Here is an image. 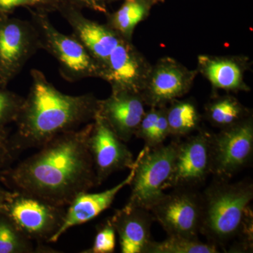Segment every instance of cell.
Listing matches in <instances>:
<instances>
[{
    "mask_svg": "<svg viewBox=\"0 0 253 253\" xmlns=\"http://www.w3.org/2000/svg\"><path fill=\"white\" fill-rule=\"evenodd\" d=\"M211 134L199 131L196 135L177 143L174 172L169 188L199 185L211 173Z\"/></svg>",
    "mask_w": 253,
    "mask_h": 253,
    "instance_id": "obj_12",
    "label": "cell"
},
{
    "mask_svg": "<svg viewBox=\"0 0 253 253\" xmlns=\"http://www.w3.org/2000/svg\"><path fill=\"white\" fill-rule=\"evenodd\" d=\"M24 98L6 86L0 85V128L4 129L10 123L16 122Z\"/></svg>",
    "mask_w": 253,
    "mask_h": 253,
    "instance_id": "obj_24",
    "label": "cell"
},
{
    "mask_svg": "<svg viewBox=\"0 0 253 253\" xmlns=\"http://www.w3.org/2000/svg\"><path fill=\"white\" fill-rule=\"evenodd\" d=\"M58 11L73 30V36L87 50L99 68L100 78L107 66L110 56L123 37L107 24H101L86 18L82 10L73 6H60Z\"/></svg>",
    "mask_w": 253,
    "mask_h": 253,
    "instance_id": "obj_13",
    "label": "cell"
},
{
    "mask_svg": "<svg viewBox=\"0 0 253 253\" xmlns=\"http://www.w3.org/2000/svg\"><path fill=\"white\" fill-rule=\"evenodd\" d=\"M167 106H161L159 116L155 125L154 129L151 132L149 140L145 143V146L149 147H156L163 144L166 138L169 135V126H168L167 115H166Z\"/></svg>",
    "mask_w": 253,
    "mask_h": 253,
    "instance_id": "obj_28",
    "label": "cell"
},
{
    "mask_svg": "<svg viewBox=\"0 0 253 253\" xmlns=\"http://www.w3.org/2000/svg\"><path fill=\"white\" fill-rule=\"evenodd\" d=\"M145 105L140 93L111 89L107 99H99L98 113L116 135L126 143L135 136L146 113Z\"/></svg>",
    "mask_w": 253,
    "mask_h": 253,
    "instance_id": "obj_15",
    "label": "cell"
},
{
    "mask_svg": "<svg viewBox=\"0 0 253 253\" xmlns=\"http://www.w3.org/2000/svg\"><path fill=\"white\" fill-rule=\"evenodd\" d=\"M39 49V35L31 21L0 14V85L7 86Z\"/></svg>",
    "mask_w": 253,
    "mask_h": 253,
    "instance_id": "obj_6",
    "label": "cell"
},
{
    "mask_svg": "<svg viewBox=\"0 0 253 253\" xmlns=\"http://www.w3.org/2000/svg\"><path fill=\"white\" fill-rule=\"evenodd\" d=\"M36 252L29 239L11 218L4 212H0V253Z\"/></svg>",
    "mask_w": 253,
    "mask_h": 253,
    "instance_id": "obj_23",
    "label": "cell"
},
{
    "mask_svg": "<svg viewBox=\"0 0 253 253\" xmlns=\"http://www.w3.org/2000/svg\"><path fill=\"white\" fill-rule=\"evenodd\" d=\"M26 8L39 35L41 49L45 50L56 59L61 76L66 81L74 83L85 78H100L97 64L76 37L66 36L58 31L45 11Z\"/></svg>",
    "mask_w": 253,
    "mask_h": 253,
    "instance_id": "obj_5",
    "label": "cell"
},
{
    "mask_svg": "<svg viewBox=\"0 0 253 253\" xmlns=\"http://www.w3.org/2000/svg\"><path fill=\"white\" fill-rule=\"evenodd\" d=\"M110 221L119 236L121 253H144L151 241V227L155 221L151 211L126 204Z\"/></svg>",
    "mask_w": 253,
    "mask_h": 253,
    "instance_id": "obj_18",
    "label": "cell"
},
{
    "mask_svg": "<svg viewBox=\"0 0 253 253\" xmlns=\"http://www.w3.org/2000/svg\"><path fill=\"white\" fill-rule=\"evenodd\" d=\"M88 146L97 185L102 184L113 173L130 169L134 164L133 154L126 142L116 135L98 113L92 122Z\"/></svg>",
    "mask_w": 253,
    "mask_h": 253,
    "instance_id": "obj_11",
    "label": "cell"
},
{
    "mask_svg": "<svg viewBox=\"0 0 253 253\" xmlns=\"http://www.w3.org/2000/svg\"><path fill=\"white\" fill-rule=\"evenodd\" d=\"M151 212L168 235L198 238L202 217L201 196L185 188L166 194Z\"/></svg>",
    "mask_w": 253,
    "mask_h": 253,
    "instance_id": "obj_9",
    "label": "cell"
},
{
    "mask_svg": "<svg viewBox=\"0 0 253 253\" xmlns=\"http://www.w3.org/2000/svg\"><path fill=\"white\" fill-rule=\"evenodd\" d=\"M251 66L249 59L241 56H213L203 54L198 56V73L211 83L215 90L249 91L245 82V73Z\"/></svg>",
    "mask_w": 253,
    "mask_h": 253,
    "instance_id": "obj_17",
    "label": "cell"
},
{
    "mask_svg": "<svg viewBox=\"0 0 253 253\" xmlns=\"http://www.w3.org/2000/svg\"><path fill=\"white\" fill-rule=\"evenodd\" d=\"M217 246L212 243H204L198 238L168 235L161 242L152 241L146 246L144 253H216Z\"/></svg>",
    "mask_w": 253,
    "mask_h": 253,
    "instance_id": "obj_22",
    "label": "cell"
},
{
    "mask_svg": "<svg viewBox=\"0 0 253 253\" xmlns=\"http://www.w3.org/2000/svg\"><path fill=\"white\" fill-rule=\"evenodd\" d=\"M116 249V231L110 219L102 224L96 232L90 249L84 253H113Z\"/></svg>",
    "mask_w": 253,
    "mask_h": 253,
    "instance_id": "obj_25",
    "label": "cell"
},
{
    "mask_svg": "<svg viewBox=\"0 0 253 253\" xmlns=\"http://www.w3.org/2000/svg\"><path fill=\"white\" fill-rule=\"evenodd\" d=\"M173 58H161L151 66L142 92L145 104L161 107L187 94L198 75Z\"/></svg>",
    "mask_w": 253,
    "mask_h": 253,
    "instance_id": "obj_10",
    "label": "cell"
},
{
    "mask_svg": "<svg viewBox=\"0 0 253 253\" xmlns=\"http://www.w3.org/2000/svg\"><path fill=\"white\" fill-rule=\"evenodd\" d=\"M18 154L11 144L6 128H0V179L8 169L12 167V163Z\"/></svg>",
    "mask_w": 253,
    "mask_h": 253,
    "instance_id": "obj_27",
    "label": "cell"
},
{
    "mask_svg": "<svg viewBox=\"0 0 253 253\" xmlns=\"http://www.w3.org/2000/svg\"><path fill=\"white\" fill-rule=\"evenodd\" d=\"M66 210L39 198L11 191L4 212L32 241L49 242L62 224Z\"/></svg>",
    "mask_w": 253,
    "mask_h": 253,
    "instance_id": "obj_7",
    "label": "cell"
},
{
    "mask_svg": "<svg viewBox=\"0 0 253 253\" xmlns=\"http://www.w3.org/2000/svg\"><path fill=\"white\" fill-rule=\"evenodd\" d=\"M201 196L200 232L210 243L224 246L242 231L251 232L253 222L249 210L253 199L252 181L229 183L217 178Z\"/></svg>",
    "mask_w": 253,
    "mask_h": 253,
    "instance_id": "obj_3",
    "label": "cell"
},
{
    "mask_svg": "<svg viewBox=\"0 0 253 253\" xmlns=\"http://www.w3.org/2000/svg\"><path fill=\"white\" fill-rule=\"evenodd\" d=\"M11 193V190L5 189L0 186V212H4L5 205Z\"/></svg>",
    "mask_w": 253,
    "mask_h": 253,
    "instance_id": "obj_31",
    "label": "cell"
},
{
    "mask_svg": "<svg viewBox=\"0 0 253 253\" xmlns=\"http://www.w3.org/2000/svg\"><path fill=\"white\" fill-rule=\"evenodd\" d=\"M206 118L219 129L230 127L252 116L251 111L230 94L215 96L205 107Z\"/></svg>",
    "mask_w": 253,
    "mask_h": 253,
    "instance_id": "obj_20",
    "label": "cell"
},
{
    "mask_svg": "<svg viewBox=\"0 0 253 253\" xmlns=\"http://www.w3.org/2000/svg\"><path fill=\"white\" fill-rule=\"evenodd\" d=\"M134 174L133 164L130 172L124 180L111 189L99 193L82 192L76 196L67 206L61 226L49 243L58 241L61 236L73 226L81 225L94 219L111 207L118 193L129 185Z\"/></svg>",
    "mask_w": 253,
    "mask_h": 253,
    "instance_id": "obj_16",
    "label": "cell"
},
{
    "mask_svg": "<svg viewBox=\"0 0 253 253\" xmlns=\"http://www.w3.org/2000/svg\"><path fill=\"white\" fill-rule=\"evenodd\" d=\"M176 145L172 142L144 146L134 162V174L126 205L151 211L164 198L174 172Z\"/></svg>",
    "mask_w": 253,
    "mask_h": 253,
    "instance_id": "obj_4",
    "label": "cell"
},
{
    "mask_svg": "<svg viewBox=\"0 0 253 253\" xmlns=\"http://www.w3.org/2000/svg\"><path fill=\"white\" fill-rule=\"evenodd\" d=\"M39 0H0V14L9 15L16 8H38Z\"/></svg>",
    "mask_w": 253,
    "mask_h": 253,
    "instance_id": "obj_30",
    "label": "cell"
},
{
    "mask_svg": "<svg viewBox=\"0 0 253 253\" xmlns=\"http://www.w3.org/2000/svg\"><path fill=\"white\" fill-rule=\"evenodd\" d=\"M160 110L161 107H151L149 111H146L136 131V137L147 142L157 121Z\"/></svg>",
    "mask_w": 253,
    "mask_h": 253,
    "instance_id": "obj_29",
    "label": "cell"
},
{
    "mask_svg": "<svg viewBox=\"0 0 253 253\" xmlns=\"http://www.w3.org/2000/svg\"><path fill=\"white\" fill-rule=\"evenodd\" d=\"M92 122L48 141L0 180L11 191L67 207L78 194L98 186L88 146Z\"/></svg>",
    "mask_w": 253,
    "mask_h": 253,
    "instance_id": "obj_1",
    "label": "cell"
},
{
    "mask_svg": "<svg viewBox=\"0 0 253 253\" xmlns=\"http://www.w3.org/2000/svg\"><path fill=\"white\" fill-rule=\"evenodd\" d=\"M32 83L10 136L18 153L39 149L56 136L94 121L99 101L94 94L72 96L55 87L39 70L31 71Z\"/></svg>",
    "mask_w": 253,
    "mask_h": 253,
    "instance_id": "obj_2",
    "label": "cell"
},
{
    "mask_svg": "<svg viewBox=\"0 0 253 253\" xmlns=\"http://www.w3.org/2000/svg\"><path fill=\"white\" fill-rule=\"evenodd\" d=\"M106 2H111V1H118V0H106ZM158 2V1H161V0H157Z\"/></svg>",
    "mask_w": 253,
    "mask_h": 253,
    "instance_id": "obj_33",
    "label": "cell"
},
{
    "mask_svg": "<svg viewBox=\"0 0 253 253\" xmlns=\"http://www.w3.org/2000/svg\"><path fill=\"white\" fill-rule=\"evenodd\" d=\"M50 0H39V6L38 8H34V9L42 10L48 13V7H49ZM49 14V13H48Z\"/></svg>",
    "mask_w": 253,
    "mask_h": 253,
    "instance_id": "obj_32",
    "label": "cell"
},
{
    "mask_svg": "<svg viewBox=\"0 0 253 253\" xmlns=\"http://www.w3.org/2000/svg\"><path fill=\"white\" fill-rule=\"evenodd\" d=\"M60 6H69L78 9H88L96 12L107 14L106 0H50L48 13L56 11Z\"/></svg>",
    "mask_w": 253,
    "mask_h": 253,
    "instance_id": "obj_26",
    "label": "cell"
},
{
    "mask_svg": "<svg viewBox=\"0 0 253 253\" xmlns=\"http://www.w3.org/2000/svg\"><path fill=\"white\" fill-rule=\"evenodd\" d=\"M151 68V65L131 41L123 38L110 56L101 78L109 83L111 89L141 94Z\"/></svg>",
    "mask_w": 253,
    "mask_h": 253,
    "instance_id": "obj_14",
    "label": "cell"
},
{
    "mask_svg": "<svg viewBox=\"0 0 253 253\" xmlns=\"http://www.w3.org/2000/svg\"><path fill=\"white\" fill-rule=\"evenodd\" d=\"M166 108L169 135L184 136L199 130L201 118L191 100L176 99Z\"/></svg>",
    "mask_w": 253,
    "mask_h": 253,
    "instance_id": "obj_21",
    "label": "cell"
},
{
    "mask_svg": "<svg viewBox=\"0 0 253 253\" xmlns=\"http://www.w3.org/2000/svg\"><path fill=\"white\" fill-rule=\"evenodd\" d=\"M161 1H163V0H161Z\"/></svg>",
    "mask_w": 253,
    "mask_h": 253,
    "instance_id": "obj_34",
    "label": "cell"
},
{
    "mask_svg": "<svg viewBox=\"0 0 253 253\" xmlns=\"http://www.w3.org/2000/svg\"><path fill=\"white\" fill-rule=\"evenodd\" d=\"M253 153V116L217 134H211V173L218 179L231 178L246 167Z\"/></svg>",
    "mask_w": 253,
    "mask_h": 253,
    "instance_id": "obj_8",
    "label": "cell"
},
{
    "mask_svg": "<svg viewBox=\"0 0 253 253\" xmlns=\"http://www.w3.org/2000/svg\"><path fill=\"white\" fill-rule=\"evenodd\" d=\"M157 0H126L122 6L112 13H108L107 25L125 39L131 41L134 29L150 14Z\"/></svg>",
    "mask_w": 253,
    "mask_h": 253,
    "instance_id": "obj_19",
    "label": "cell"
}]
</instances>
